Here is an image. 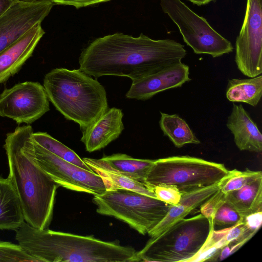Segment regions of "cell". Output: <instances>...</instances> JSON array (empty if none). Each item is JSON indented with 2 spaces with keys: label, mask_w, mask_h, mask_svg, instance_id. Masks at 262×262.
Segmentation results:
<instances>
[{
  "label": "cell",
  "mask_w": 262,
  "mask_h": 262,
  "mask_svg": "<svg viewBox=\"0 0 262 262\" xmlns=\"http://www.w3.org/2000/svg\"><path fill=\"white\" fill-rule=\"evenodd\" d=\"M186 53L184 45L174 40L115 33L97 38L83 49L79 69L96 79L117 76L134 83L182 62Z\"/></svg>",
  "instance_id": "1"
},
{
  "label": "cell",
  "mask_w": 262,
  "mask_h": 262,
  "mask_svg": "<svg viewBox=\"0 0 262 262\" xmlns=\"http://www.w3.org/2000/svg\"><path fill=\"white\" fill-rule=\"evenodd\" d=\"M15 231L18 244L37 262L140 261L138 251L118 241L39 229L25 221Z\"/></svg>",
  "instance_id": "2"
},
{
  "label": "cell",
  "mask_w": 262,
  "mask_h": 262,
  "mask_svg": "<svg viewBox=\"0 0 262 262\" xmlns=\"http://www.w3.org/2000/svg\"><path fill=\"white\" fill-rule=\"evenodd\" d=\"M3 147L8 162V177L18 195L25 221L37 229H48L59 186L24 150L21 126L7 134Z\"/></svg>",
  "instance_id": "3"
},
{
  "label": "cell",
  "mask_w": 262,
  "mask_h": 262,
  "mask_svg": "<svg viewBox=\"0 0 262 262\" xmlns=\"http://www.w3.org/2000/svg\"><path fill=\"white\" fill-rule=\"evenodd\" d=\"M43 86L56 109L82 132L108 109L103 86L79 69H54L45 76Z\"/></svg>",
  "instance_id": "4"
},
{
  "label": "cell",
  "mask_w": 262,
  "mask_h": 262,
  "mask_svg": "<svg viewBox=\"0 0 262 262\" xmlns=\"http://www.w3.org/2000/svg\"><path fill=\"white\" fill-rule=\"evenodd\" d=\"M214 227L201 213L181 219L148 241L137 252L140 261H195Z\"/></svg>",
  "instance_id": "5"
},
{
  "label": "cell",
  "mask_w": 262,
  "mask_h": 262,
  "mask_svg": "<svg viewBox=\"0 0 262 262\" xmlns=\"http://www.w3.org/2000/svg\"><path fill=\"white\" fill-rule=\"evenodd\" d=\"M231 170L224 164L189 156L155 160L144 184L149 189L159 185L176 188L183 194L219 184Z\"/></svg>",
  "instance_id": "6"
},
{
  "label": "cell",
  "mask_w": 262,
  "mask_h": 262,
  "mask_svg": "<svg viewBox=\"0 0 262 262\" xmlns=\"http://www.w3.org/2000/svg\"><path fill=\"white\" fill-rule=\"evenodd\" d=\"M96 212L113 216L145 235L166 216L171 205L135 191L118 189L94 195Z\"/></svg>",
  "instance_id": "7"
},
{
  "label": "cell",
  "mask_w": 262,
  "mask_h": 262,
  "mask_svg": "<svg viewBox=\"0 0 262 262\" xmlns=\"http://www.w3.org/2000/svg\"><path fill=\"white\" fill-rule=\"evenodd\" d=\"M21 129L24 150L59 186L93 195L106 190L99 174L62 159L35 142L31 125L21 126Z\"/></svg>",
  "instance_id": "8"
},
{
  "label": "cell",
  "mask_w": 262,
  "mask_h": 262,
  "mask_svg": "<svg viewBox=\"0 0 262 262\" xmlns=\"http://www.w3.org/2000/svg\"><path fill=\"white\" fill-rule=\"evenodd\" d=\"M160 1L163 12L177 26L184 41L194 53L208 54L215 58L233 51L230 41L181 0Z\"/></svg>",
  "instance_id": "9"
},
{
  "label": "cell",
  "mask_w": 262,
  "mask_h": 262,
  "mask_svg": "<svg viewBox=\"0 0 262 262\" xmlns=\"http://www.w3.org/2000/svg\"><path fill=\"white\" fill-rule=\"evenodd\" d=\"M235 61L245 76L262 73V0H247L245 17L235 41Z\"/></svg>",
  "instance_id": "10"
},
{
  "label": "cell",
  "mask_w": 262,
  "mask_h": 262,
  "mask_svg": "<svg viewBox=\"0 0 262 262\" xmlns=\"http://www.w3.org/2000/svg\"><path fill=\"white\" fill-rule=\"evenodd\" d=\"M50 110L49 100L43 85L25 81L5 89L0 94V116L17 124H31Z\"/></svg>",
  "instance_id": "11"
},
{
  "label": "cell",
  "mask_w": 262,
  "mask_h": 262,
  "mask_svg": "<svg viewBox=\"0 0 262 262\" xmlns=\"http://www.w3.org/2000/svg\"><path fill=\"white\" fill-rule=\"evenodd\" d=\"M54 4L50 0L18 2L0 16V52L41 24Z\"/></svg>",
  "instance_id": "12"
},
{
  "label": "cell",
  "mask_w": 262,
  "mask_h": 262,
  "mask_svg": "<svg viewBox=\"0 0 262 262\" xmlns=\"http://www.w3.org/2000/svg\"><path fill=\"white\" fill-rule=\"evenodd\" d=\"M190 80L189 67L181 62L132 83L125 96L146 100L164 91L181 87Z\"/></svg>",
  "instance_id": "13"
},
{
  "label": "cell",
  "mask_w": 262,
  "mask_h": 262,
  "mask_svg": "<svg viewBox=\"0 0 262 262\" xmlns=\"http://www.w3.org/2000/svg\"><path fill=\"white\" fill-rule=\"evenodd\" d=\"M45 33L41 24H38L0 52V84L18 72Z\"/></svg>",
  "instance_id": "14"
},
{
  "label": "cell",
  "mask_w": 262,
  "mask_h": 262,
  "mask_svg": "<svg viewBox=\"0 0 262 262\" xmlns=\"http://www.w3.org/2000/svg\"><path fill=\"white\" fill-rule=\"evenodd\" d=\"M121 109H108L82 132L81 141L89 152L101 149L117 139L124 128Z\"/></svg>",
  "instance_id": "15"
},
{
  "label": "cell",
  "mask_w": 262,
  "mask_h": 262,
  "mask_svg": "<svg viewBox=\"0 0 262 262\" xmlns=\"http://www.w3.org/2000/svg\"><path fill=\"white\" fill-rule=\"evenodd\" d=\"M82 160L93 171L96 169L107 171L143 183L155 161L135 159L124 154L105 156L99 159L84 158Z\"/></svg>",
  "instance_id": "16"
},
{
  "label": "cell",
  "mask_w": 262,
  "mask_h": 262,
  "mask_svg": "<svg viewBox=\"0 0 262 262\" xmlns=\"http://www.w3.org/2000/svg\"><path fill=\"white\" fill-rule=\"evenodd\" d=\"M226 125L240 150L261 152V134L242 105L233 104Z\"/></svg>",
  "instance_id": "17"
},
{
  "label": "cell",
  "mask_w": 262,
  "mask_h": 262,
  "mask_svg": "<svg viewBox=\"0 0 262 262\" xmlns=\"http://www.w3.org/2000/svg\"><path fill=\"white\" fill-rule=\"evenodd\" d=\"M219 190V184H217L182 194L179 203L175 205H170L166 216L148 234L150 237L159 235L178 221L185 218L192 210L201 206Z\"/></svg>",
  "instance_id": "18"
},
{
  "label": "cell",
  "mask_w": 262,
  "mask_h": 262,
  "mask_svg": "<svg viewBox=\"0 0 262 262\" xmlns=\"http://www.w3.org/2000/svg\"><path fill=\"white\" fill-rule=\"evenodd\" d=\"M24 221L21 203L10 179L0 175V230L15 231Z\"/></svg>",
  "instance_id": "19"
},
{
  "label": "cell",
  "mask_w": 262,
  "mask_h": 262,
  "mask_svg": "<svg viewBox=\"0 0 262 262\" xmlns=\"http://www.w3.org/2000/svg\"><path fill=\"white\" fill-rule=\"evenodd\" d=\"M256 232L247 225L245 218L229 228L219 231L213 230L196 261H208L215 252L223 247L234 242L248 241Z\"/></svg>",
  "instance_id": "20"
},
{
  "label": "cell",
  "mask_w": 262,
  "mask_h": 262,
  "mask_svg": "<svg viewBox=\"0 0 262 262\" xmlns=\"http://www.w3.org/2000/svg\"><path fill=\"white\" fill-rule=\"evenodd\" d=\"M224 200L244 218L262 211V177L224 193Z\"/></svg>",
  "instance_id": "21"
},
{
  "label": "cell",
  "mask_w": 262,
  "mask_h": 262,
  "mask_svg": "<svg viewBox=\"0 0 262 262\" xmlns=\"http://www.w3.org/2000/svg\"><path fill=\"white\" fill-rule=\"evenodd\" d=\"M226 97L231 102H242L256 106L262 95V76L249 79H231L228 80Z\"/></svg>",
  "instance_id": "22"
},
{
  "label": "cell",
  "mask_w": 262,
  "mask_h": 262,
  "mask_svg": "<svg viewBox=\"0 0 262 262\" xmlns=\"http://www.w3.org/2000/svg\"><path fill=\"white\" fill-rule=\"evenodd\" d=\"M160 127L164 135L167 136L174 145L180 148L187 144H200L186 121L178 115H169L161 112Z\"/></svg>",
  "instance_id": "23"
},
{
  "label": "cell",
  "mask_w": 262,
  "mask_h": 262,
  "mask_svg": "<svg viewBox=\"0 0 262 262\" xmlns=\"http://www.w3.org/2000/svg\"><path fill=\"white\" fill-rule=\"evenodd\" d=\"M32 138L38 145L62 159L86 170L93 171L75 152L47 133L33 132Z\"/></svg>",
  "instance_id": "24"
},
{
  "label": "cell",
  "mask_w": 262,
  "mask_h": 262,
  "mask_svg": "<svg viewBox=\"0 0 262 262\" xmlns=\"http://www.w3.org/2000/svg\"><path fill=\"white\" fill-rule=\"evenodd\" d=\"M93 171L102 179L106 190L123 189L135 191L148 196L156 198L153 190L148 188L144 183L132 180L117 173L100 169Z\"/></svg>",
  "instance_id": "25"
},
{
  "label": "cell",
  "mask_w": 262,
  "mask_h": 262,
  "mask_svg": "<svg viewBox=\"0 0 262 262\" xmlns=\"http://www.w3.org/2000/svg\"><path fill=\"white\" fill-rule=\"evenodd\" d=\"M262 177L260 171H252L247 169L245 171L236 169L231 170L230 174L220 183V189L224 193L238 189L247 184Z\"/></svg>",
  "instance_id": "26"
},
{
  "label": "cell",
  "mask_w": 262,
  "mask_h": 262,
  "mask_svg": "<svg viewBox=\"0 0 262 262\" xmlns=\"http://www.w3.org/2000/svg\"><path fill=\"white\" fill-rule=\"evenodd\" d=\"M37 262L19 245L0 241V262Z\"/></svg>",
  "instance_id": "27"
},
{
  "label": "cell",
  "mask_w": 262,
  "mask_h": 262,
  "mask_svg": "<svg viewBox=\"0 0 262 262\" xmlns=\"http://www.w3.org/2000/svg\"><path fill=\"white\" fill-rule=\"evenodd\" d=\"M244 218L224 200L215 209L212 221L214 226H231Z\"/></svg>",
  "instance_id": "28"
},
{
  "label": "cell",
  "mask_w": 262,
  "mask_h": 262,
  "mask_svg": "<svg viewBox=\"0 0 262 262\" xmlns=\"http://www.w3.org/2000/svg\"><path fill=\"white\" fill-rule=\"evenodd\" d=\"M157 199L169 205L179 203L182 194L174 187L169 185H159L152 189Z\"/></svg>",
  "instance_id": "29"
},
{
  "label": "cell",
  "mask_w": 262,
  "mask_h": 262,
  "mask_svg": "<svg viewBox=\"0 0 262 262\" xmlns=\"http://www.w3.org/2000/svg\"><path fill=\"white\" fill-rule=\"evenodd\" d=\"M224 201V193L220 189L201 205V213L212 222L216 208Z\"/></svg>",
  "instance_id": "30"
},
{
  "label": "cell",
  "mask_w": 262,
  "mask_h": 262,
  "mask_svg": "<svg viewBox=\"0 0 262 262\" xmlns=\"http://www.w3.org/2000/svg\"><path fill=\"white\" fill-rule=\"evenodd\" d=\"M54 4L70 5L77 9L97 4L106 2L111 0H50Z\"/></svg>",
  "instance_id": "31"
},
{
  "label": "cell",
  "mask_w": 262,
  "mask_h": 262,
  "mask_svg": "<svg viewBox=\"0 0 262 262\" xmlns=\"http://www.w3.org/2000/svg\"><path fill=\"white\" fill-rule=\"evenodd\" d=\"M17 2L18 0H0V16Z\"/></svg>",
  "instance_id": "32"
},
{
  "label": "cell",
  "mask_w": 262,
  "mask_h": 262,
  "mask_svg": "<svg viewBox=\"0 0 262 262\" xmlns=\"http://www.w3.org/2000/svg\"><path fill=\"white\" fill-rule=\"evenodd\" d=\"M193 4L196 5L197 6H201L206 5L211 2H215L216 0H187Z\"/></svg>",
  "instance_id": "33"
},
{
  "label": "cell",
  "mask_w": 262,
  "mask_h": 262,
  "mask_svg": "<svg viewBox=\"0 0 262 262\" xmlns=\"http://www.w3.org/2000/svg\"><path fill=\"white\" fill-rule=\"evenodd\" d=\"M18 2H33L39 0H18Z\"/></svg>",
  "instance_id": "34"
}]
</instances>
